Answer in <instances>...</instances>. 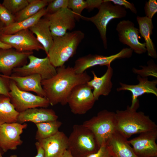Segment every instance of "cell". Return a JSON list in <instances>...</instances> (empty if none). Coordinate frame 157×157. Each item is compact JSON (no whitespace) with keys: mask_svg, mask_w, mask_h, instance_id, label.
<instances>
[{"mask_svg":"<svg viewBox=\"0 0 157 157\" xmlns=\"http://www.w3.org/2000/svg\"><path fill=\"white\" fill-rule=\"evenodd\" d=\"M91 72L93 78L87 83L92 88L93 96L97 101L100 96H107L110 92L113 85L111 79L113 70L110 66L108 67L105 73L100 77H98L94 71Z\"/></svg>","mask_w":157,"mask_h":157,"instance_id":"cell-20","label":"cell"},{"mask_svg":"<svg viewBox=\"0 0 157 157\" xmlns=\"http://www.w3.org/2000/svg\"><path fill=\"white\" fill-rule=\"evenodd\" d=\"M29 29L36 35L37 39L43 47L47 55L53 42L49 20L44 16Z\"/></svg>","mask_w":157,"mask_h":157,"instance_id":"cell-23","label":"cell"},{"mask_svg":"<svg viewBox=\"0 0 157 157\" xmlns=\"http://www.w3.org/2000/svg\"><path fill=\"white\" fill-rule=\"evenodd\" d=\"M27 126L26 123L17 122L0 126V148L4 153L9 150H16L22 144L20 135Z\"/></svg>","mask_w":157,"mask_h":157,"instance_id":"cell-14","label":"cell"},{"mask_svg":"<svg viewBox=\"0 0 157 157\" xmlns=\"http://www.w3.org/2000/svg\"><path fill=\"white\" fill-rule=\"evenodd\" d=\"M0 21L5 26H9L15 22L14 16L0 2Z\"/></svg>","mask_w":157,"mask_h":157,"instance_id":"cell-33","label":"cell"},{"mask_svg":"<svg viewBox=\"0 0 157 157\" xmlns=\"http://www.w3.org/2000/svg\"><path fill=\"white\" fill-rule=\"evenodd\" d=\"M46 14V8H44L31 17L19 22H15L9 26H4L3 28V34H13L22 30L29 29Z\"/></svg>","mask_w":157,"mask_h":157,"instance_id":"cell-25","label":"cell"},{"mask_svg":"<svg viewBox=\"0 0 157 157\" xmlns=\"http://www.w3.org/2000/svg\"><path fill=\"white\" fill-rule=\"evenodd\" d=\"M133 51L131 48H125L115 54L108 56L89 54L77 59L73 67L76 73L81 74L88 68L96 66L105 65L108 67L110 66L111 63L117 59L130 58Z\"/></svg>","mask_w":157,"mask_h":157,"instance_id":"cell-10","label":"cell"},{"mask_svg":"<svg viewBox=\"0 0 157 157\" xmlns=\"http://www.w3.org/2000/svg\"><path fill=\"white\" fill-rule=\"evenodd\" d=\"M115 5L122 6L125 9H129L133 13L136 14L137 10L135 5L133 3H131L125 0H110Z\"/></svg>","mask_w":157,"mask_h":157,"instance_id":"cell-37","label":"cell"},{"mask_svg":"<svg viewBox=\"0 0 157 157\" xmlns=\"http://www.w3.org/2000/svg\"><path fill=\"white\" fill-rule=\"evenodd\" d=\"M58 118L55 111L51 109L35 108L19 113L17 122L23 124L31 122L35 124L57 120Z\"/></svg>","mask_w":157,"mask_h":157,"instance_id":"cell-19","label":"cell"},{"mask_svg":"<svg viewBox=\"0 0 157 157\" xmlns=\"http://www.w3.org/2000/svg\"><path fill=\"white\" fill-rule=\"evenodd\" d=\"M68 141L67 149L74 157H86L99 148L93 133L82 124L73 125Z\"/></svg>","mask_w":157,"mask_h":157,"instance_id":"cell-4","label":"cell"},{"mask_svg":"<svg viewBox=\"0 0 157 157\" xmlns=\"http://www.w3.org/2000/svg\"><path fill=\"white\" fill-rule=\"evenodd\" d=\"M115 113L103 110L82 124L93 134L99 148L107 144L112 136L116 131Z\"/></svg>","mask_w":157,"mask_h":157,"instance_id":"cell-5","label":"cell"},{"mask_svg":"<svg viewBox=\"0 0 157 157\" xmlns=\"http://www.w3.org/2000/svg\"><path fill=\"white\" fill-rule=\"evenodd\" d=\"M104 0H87L86 1L87 3L86 9L89 10H91L94 8H97L99 7Z\"/></svg>","mask_w":157,"mask_h":157,"instance_id":"cell-38","label":"cell"},{"mask_svg":"<svg viewBox=\"0 0 157 157\" xmlns=\"http://www.w3.org/2000/svg\"><path fill=\"white\" fill-rule=\"evenodd\" d=\"M56 69V74L49 79L42 80V85L50 105L60 104L64 106L67 104L72 89L78 85L87 83L91 77L86 71L76 73L73 67L69 66L64 65Z\"/></svg>","mask_w":157,"mask_h":157,"instance_id":"cell-1","label":"cell"},{"mask_svg":"<svg viewBox=\"0 0 157 157\" xmlns=\"http://www.w3.org/2000/svg\"><path fill=\"white\" fill-rule=\"evenodd\" d=\"M69 0H51L46 8L47 14H53L60 9L68 8Z\"/></svg>","mask_w":157,"mask_h":157,"instance_id":"cell-32","label":"cell"},{"mask_svg":"<svg viewBox=\"0 0 157 157\" xmlns=\"http://www.w3.org/2000/svg\"><path fill=\"white\" fill-rule=\"evenodd\" d=\"M138 108L128 106L125 110L115 112L116 131L127 139L135 134L157 129V125L149 116L137 111Z\"/></svg>","mask_w":157,"mask_h":157,"instance_id":"cell-2","label":"cell"},{"mask_svg":"<svg viewBox=\"0 0 157 157\" xmlns=\"http://www.w3.org/2000/svg\"><path fill=\"white\" fill-rule=\"evenodd\" d=\"M4 153L3 152L2 150L0 148V157H3L2 155Z\"/></svg>","mask_w":157,"mask_h":157,"instance_id":"cell-43","label":"cell"},{"mask_svg":"<svg viewBox=\"0 0 157 157\" xmlns=\"http://www.w3.org/2000/svg\"><path fill=\"white\" fill-rule=\"evenodd\" d=\"M35 144L37 149V155L34 157H44V151L39 142L37 141L35 142ZM9 157H18L16 155H13L10 156Z\"/></svg>","mask_w":157,"mask_h":157,"instance_id":"cell-39","label":"cell"},{"mask_svg":"<svg viewBox=\"0 0 157 157\" xmlns=\"http://www.w3.org/2000/svg\"><path fill=\"white\" fill-rule=\"evenodd\" d=\"M111 156L109 147L106 144H104L100 146L97 152L86 157H111Z\"/></svg>","mask_w":157,"mask_h":157,"instance_id":"cell-35","label":"cell"},{"mask_svg":"<svg viewBox=\"0 0 157 157\" xmlns=\"http://www.w3.org/2000/svg\"><path fill=\"white\" fill-rule=\"evenodd\" d=\"M146 17L152 19L157 12V2L156 0H149L146 1L144 8Z\"/></svg>","mask_w":157,"mask_h":157,"instance_id":"cell-34","label":"cell"},{"mask_svg":"<svg viewBox=\"0 0 157 157\" xmlns=\"http://www.w3.org/2000/svg\"><path fill=\"white\" fill-rule=\"evenodd\" d=\"M28 3V0H4L2 4L14 15L24 9Z\"/></svg>","mask_w":157,"mask_h":157,"instance_id":"cell-30","label":"cell"},{"mask_svg":"<svg viewBox=\"0 0 157 157\" xmlns=\"http://www.w3.org/2000/svg\"><path fill=\"white\" fill-rule=\"evenodd\" d=\"M2 75L13 81L20 90L26 92L32 91L39 96L45 97V93L41 84L42 79L39 75L34 74L23 76Z\"/></svg>","mask_w":157,"mask_h":157,"instance_id":"cell-21","label":"cell"},{"mask_svg":"<svg viewBox=\"0 0 157 157\" xmlns=\"http://www.w3.org/2000/svg\"><path fill=\"white\" fill-rule=\"evenodd\" d=\"M136 20L139 25V33L145 41V47L148 56L154 58L157 57L155 48L151 38L154 26L152 19L146 16H137Z\"/></svg>","mask_w":157,"mask_h":157,"instance_id":"cell-24","label":"cell"},{"mask_svg":"<svg viewBox=\"0 0 157 157\" xmlns=\"http://www.w3.org/2000/svg\"><path fill=\"white\" fill-rule=\"evenodd\" d=\"M12 48L10 46L5 44L0 40V48L9 49Z\"/></svg>","mask_w":157,"mask_h":157,"instance_id":"cell-40","label":"cell"},{"mask_svg":"<svg viewBox=\"0 0 157 157\" xmlns=\"http://www.w3.org/2000/svg\"><path fill=\"white\" fill-rule=\"evenodd\" d=\"M44 16L49 22L53 38L65 35L67 30H72L76 26L74 14L68 8L62 9L53 14H46Z\"/></svg>","mask_w":157,"mask_h":157,"instance_id":"cell-13","label":"cell"},{"mask_svg":"<svg viewBox=\"0 0 157 157\" xmlns=\"http://www.w3.org/2000/svg\"><path fill=\"white\" fill-rule=\"evenodd\" d=\"M84 36L82 31L75 30L61 36L53 38V44L47 54L53 65L56 68L64 65L76 54Z\"/></svg>","mask_w":157,"mask_h":157,"instance_id":"cell-3","label":"cell"},{"mask_svg":"<svg viewBox=\"0 0 157 157\" xmlns=\"http://www.w3.org/2000/svg\"><path fill=\"white\" fill-rule=\"evenodd\" d=\"M0 40L19 52L44 50L29 29L22 30L13 34H2L0 36Z\"/></svg>","mask_w":157,"mask_h":157,"instance_id":"cell-11","label":"cell"},{"mask_svg":"<svg viewBox=\"0 0 157 157\" xmlns=\"http://www.w3.org/2000/svg\"><path fill=\"white\" fill-rule=\"evenodd\" d=\"M116 30L119 41L129 46L135 53L140 54L146 52L145 43L140 42L139 29L133 22L129 20L120 21L116 26Z\"/></svg>","mask_w":157,"mask_h":157,"instance_id":"cell-12","label":"cell"},{"mask_svg":"<svg viewBox=\"0 0 157 157\" xmlns=\"http://www.w3.org/2000/svg\"><path fill=\"white\" fill-rule=\"evenodd\" d=\"M62 122L58 120L35 124L37 128L35 138L37 140L51 137L56 134Z\"/></svg>","mask_w":157,"mask_h":157,"instance_id":"cell-28","label":"cell"},{"mask_svg":"<svg viewBox=\"0 0 157 157\" xmlns=\"http://www.w3.org/2000/svg\"><path fill=\"white\" fill-rule=\"evenodd\" d=\"M157 129L142 132L128 142L138 157H157Z\"/></svg>","mask_w":157,"mask_h":157,"instance_id":"cell-15","label":"cell"},{"mask_svg":"<svg viewBox=\"0 0 157 157\" xmlns=\"http://www.w3.org/2000/svg\"><path fill=\"white\" fill-rule=\"evenodd\" d=\"M19 114L11 103L9 97L0 95V126L17 122Z\"/></svg>","mask_w":157,"mask_h":157,"instance_id":"cell-26","label":"cell"},{"mask_svg":"<svg viewBox=\"0 0 157 157\" xmlns=\"http://www.w3.org/2000/svg\"><path fill=\"white\" fill-rule=\"evenodd\" d=\"M9 80V97L11 103L18 113L35 108H47L50 105L46 97L22 90L13 81Z\"/></svg>","mask_w":157,"mask_h":157,"instance_id":"cell-7","label":"cell"},{"mask_svg":"<svg viewBox=\"0 0 157 157\" xmlns=\"http://www.w3.org/2000/svg\"><path fill=\"white\" fill-rule=\"evenodd\" d=\"M147 65L140 66V69L135 68L132 69L133 72L138 74L142 77H147L148 76H152L157 77V66L152 59L149 60L147 63Z\"/></svg>","mask_w":157,"mask_h":157,"instance_id":"cell-29","label":"cell"},{"mask_svg":"<svg viewBox=\"0 0 157 157\" xmlns=\"http://www.w3.org/2000/svg\"><path fill=\"white\" fill-rule=\"evenodd\" d=\"M28 59V64L14 69L11 75L23 76L37 74L44 80L49 79L56 74V68L51 64L47 56L40 58L32 54Z\"/></svg>","mask_w":157,"mask_h":157,"instance_id":"cell-9","label":"cell"},{"mask_svg":"<svg viewBox=\"0 0 157 157\" xmlns=\"http://www.w3.org/2000/svg\"><path fill=\"white\" fill-rule=\"evenodd\" d=\"M28 0V4L22 10L14 15L15 22H19L34 15L47 6L51 1Z\"/></svg>","mask_w":157,"mask_h":157,"instance_id":"cell-27","label":"cell"},{"mask_svg":"<svg viewBox=\"0 0 157 157\" xmlns=\"http://www.w3.org/2000/svg\"><path fill=\"white\" fill-rule=\"evenodd\" d=\"M61 157H74L70 151L68 149L66 150Z\"/></svg>","mask_w":157,"mask_h":157,"instance_id":"cell-41","label":"cell"},{"mask_svg":"<svg viewBox=\"0 0 157 157\" xmlns=\"http://www.w3.org/2000/svg\"><path fill=\"white\" fill-rule=\"evenodd\" d=\"M107 145L113 157H138L135 153L127 139L117 131L111 137Z\"/></svg>","mask_w":157,"mask_h":157,"instance_id":"cell-22","label":"cell"},{"mask_svg":"<svg viewBox=\"0 0 157 157\" xmlns=\"http://www.w3.org/2000/svg\"><path fill=\"white\" fill-rule=\"evenodd\" d=\"M9 79L0 74V95H3L9 97L10 89Z\"/></svg>","mask_w":157,"mask_h":157,"instance_id":"cell-36","label":"cell"},{"mask_svg":"<svg viewBox=\"0 0 157 157\" xmlns=\"http://www.w3.org/2000/svg\"><path fill=\"white\" fill-rule=\"evenodd\" d=\"M5 26L0 21V36L3 34V30Z\"/></svg>","mask_w":157,"mask_h":157,"instance_id":"cell-42","label":"cell"},{"mask_svg":"<svg viewBox=\"0 0 157 157\" xmlns=\"http://www.w3.org/2000/svg\"><path fill=\"white\" fill-rule=\"evenodd\" d=\"M33 53L19 52L13 48H0V72L4 76H11L14 69L26 64L28 56Z\"/></svg>","mask_w":157,"mask_h":157,"instance_id":"cell-16","label":"cell"},{"mask_svg":"<svg viewBox=\"0 0 157 157\" xmlns=\"http://www.w3.org/2000/svg\"><path fill=\"white\" fill-rule=\"evenodd\" d=\"M137 79L138 83L136 85H129L119 83L120 87L117 89L119 92L122 90H128L132 93L131 108L139 107V101L138 97L145 94H152L157 97V80L151 81L148 80V77H142L138 75Z\"/></svg>","mask_w":157,"mask_h":157,"instance_id":"cell-17","label":"cell"},{"mask_svg":"<svg viewBox=\"0 0 157 157\" xmlns=\"http://www.w3.org/2000/svg\"><path fill=\"white\" fill-rule=\"evenodd\" d=\"M86 1L84 0H69L68 8L74 14L76 20L78 21L82 16L81 13L87 8Z\"/></svg>","mask_w":157,"mask_h":157,"instance_id":"cell-31","label":"cell"},{"mask_svg":"<svg viewBox=\"0 0 157 157\" xmlns=\"http://www.w3.org/2000/svg\"><path fill=\"white\" fill-rule=\"evenodd\" d=\"M111 157H113L112 156H111Z\"/></svg>","mask_w":157,"mask_h":157,"instance_id":"cell-44","label":"cell"},{"mask_svg":"<svg viewBox=\"0 0 157 157\" xmlns=\"http://www.w3.org/2000/svg\"><path fill=\"white\" fill-rule=\"evenodd\" d=\"M92 90L87 83L78 85L72 89L68 97L67 104L73 113L83 115L92 108L96 101Z\"/></svg>","mask_w":157,"mask_h":157,"instance_id":"cell-8","label":"cell"},{"mask_svg":"<svg viewBox=\"0 0 157 157\" xmlns=\"http://www.w3.org/2000/svg\"><path fill=\"white\" fill-rule=\"evenodd\" d=\"M37 141L44 151V157H61L68 148V137L62 131Z\"/></svg>","mask_w":157,"mask_h":157,"instance_id":"cell-18","label":"cell"},{"mask_svg":"<svg viewBox=\"0 0 157 157\" xmlns=\"http://www.w3.org/2000/svg\"><path fill=\"white\" fill-rule=\"evenodd\" d=\"M98 9V13L95 15L91 17L82 16L81 18L90 21L94 24L99 33L104 47L106 49L107 48V27L108 24L114 19L125 17L127 12L124 7L113 5L110 0H104Z\"/></svg>","mask_w":157,"mask_h":157,"instance_id":"cell-6","label":"cell"}]
</instances>
